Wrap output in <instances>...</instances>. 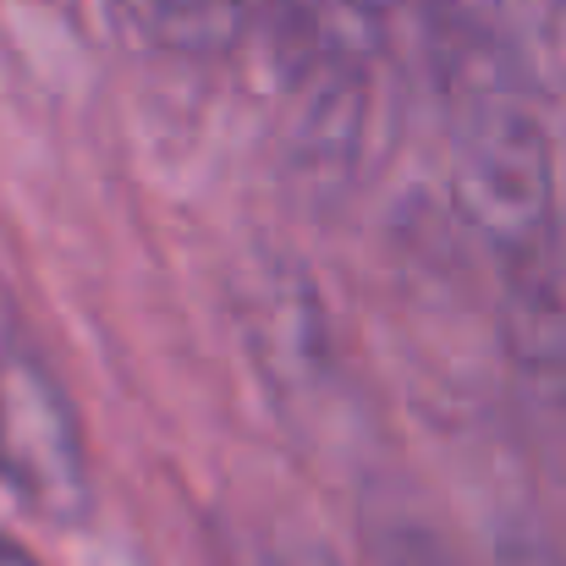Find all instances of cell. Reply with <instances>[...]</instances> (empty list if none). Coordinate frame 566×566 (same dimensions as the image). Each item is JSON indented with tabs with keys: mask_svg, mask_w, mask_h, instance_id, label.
I'll return each instance as SVG.
<instances>
[{
	"mask_svg": "<svg viewBox=\"0 0 566 566\" xmlns=\"http://www.w3.org/2000/svg\"><path fill=\"white\" fill-rule=\"evenodd\" d=\"M0 566H39L22 545H11V539H0Z\"/></svg>",
	"mask_w": 566,
	"mask_h": 566,
	"instance_id": "5",
	"label": "cell"
},
{
	"mask_svg": "<svg viewBox=\"0 0 566 566\" xmlns=\"http://www.w3.org/2000/svg\"><path fill=\"white\" fill-rule=\"evenodd\" d=\"M270 44L286 88L297 94V138L314 171L353 166L364 144L369 72L379 55L375 0H270Z\"/></svg>",
	"mask_w": 566,
	"mask_h": 566,
	"instance_id": "2",
	"label": "cell"
},
{
	"mask_svg": "<svg viewBox=\"0 0 566 566\" xmlns=\"http://www.w3.org/2000/svg\"><path fill=\"white\" fill-rule=\"evenodd\" d=\"M0 473L50 523H83L94 506L77 412L55 375L17 347H0Z\"/></svg>",
	"mask_w": 566,
	"mask_h": 566,
	"instance_id": "3",
	"label": "cell"
},
{
	"mask_svg": "<svg viewBox=\"0 0 566 566\" xmlns=\"http://www.w3.org/2000/svg\"><path fill=\"white\" fill-rule=\"evenodd\" d=\"M138 22L182 55H220L242 33V0H133Z\"/></svg>",
	"mask_w": 566,
	"mask_h": 566,
	"instance_id": "4",
	"label": "cell"
},
{
	"mask_svg": "<svg viewBox=\"0 0 566 566\" xmlns=\"http://www.w3.org/2000/svg\"><path fill=\"white\" fill-rule=\"evenodd\" d=\"M451 198L512 270L551 259L556 160L506 61H451Z\"/></svg>",
	"mask_w": 566,
	"mask_h": 566,
	"instance_id": "1",
	"label": "cell"
}]
</instances>
